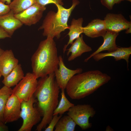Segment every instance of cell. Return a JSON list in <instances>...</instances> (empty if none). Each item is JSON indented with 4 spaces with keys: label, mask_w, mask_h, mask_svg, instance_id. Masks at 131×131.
Instances as JSON below:
<instances>
[{
    "label": "cell",
    "mask_w": 131,
    "mask_h": 131,
    "mask_svg": "<svg viewBox=\"0 0 131 131\" xmlns=\"http://www.w3.org/2000/svg\"><path fill=\"white\" fill-rule=\"evenodd\" d=\"M55 78L54 72L40 78L38 81L33 95L37 100V107L43 118L37 126L36 131H41L49 124L58 105L60 88Z\"/></svg>",
    "instance_id": "6da1fadb"
},
{
    "label": "cell",
    "mask_w": 131,
    "mask_h": 131,
    "mask_svg": "<svg viewBox=\"0 0 131 131\" xmlns=\"http://www.w3.org/2000/svg\"><path fill=\"white\" fill-rule=\"evenodd\" d=\"M111 77L98 70L90 71L74 75L66 89L71 99H80L91 94L107 83Z\"/></svg>",
    "instance_id": "7a4b0ae2"
},
{
    "label": "cell",
    "mask_w": 131,
    "mask_h": 131,
    "mask_svg": "<svg viewBox=\"0 0 131 131\" xmlns=\"http://www.w3.org/2000/svg\"><path fill=\"white\" fill-rule=\"evenodd\" d=\"M53 39L47 37L41 41L32 57V73L37 79L54 73L58 67L59 58Z\"/></svg>",
    "instance_id": "3957f363"
},
{
    "label": "cell",
    "mask_w": 131,
    "mask_h": 131,
    "mask_svg": "<svg viewBox=\"0 0 131 131\" xmlns=\"http://www.w3.org/2000/svg\"><path fill=\"white\" fill-rule=\"evenodd\" d=\"M79 3L78 0H72V6L67 8L59 4L55 5L57 8V12L49 11L39 28V30H43V36L47 37L54 38L55 37L59 39L61 33L68 29V19L73 10Z\"/></svg>",
    "instance_id": "277c9868"
},
{
    "label": "cell",
    "mask_w": 131,
    "mask_h": 131,
    "mask_svg": "<svg viewBox=\"0 0 131 131\" xmlns=\"http://www.w3.org/2000/svg\"><path fill=\"white\" fill-rule=\"evenodd\" d=\"M37 101L33 95L28 101L21 102L20 116L23 121L18 131H31L41 121L42 115L38 108L33 106Z\"/></svg>",
    "instance_id": "5b68a950"
},
{
    "label": "cell",
    "mask_w": 131,
    "mask_h": 131,
    "mask_svg": "<svg viewBox=\"0 0 131 131\" xmlns=\"http://www.w3.org/2000/svg\"><path fill=\"white\" fill-rule=\"evenodd\" d=\"M33 73L28 72L12 89V93L21 102L27 101L33 95L38 81Z\"/></svg>",
    "instance_id": "8992f818"
},
{
    "label": "cell",
    "mask_w": 131,
    "mask_h": 131,
    "mask_svg": "<svg viewBox=\"0 0 131 131\" xmlns=\"http://www.w3.org/2000/svg\"><path fill=\"white\" fill-rule=\"evenodd\" d=\"M96 111L90 105H74L70 108L67 113L76 124L83 130L91 128L92 124L90 123L89 119L95 115Z\"/></svg>",
    "instance_id": "52a82bcc"
},
{
    "label": "cell",
    "mask_w": 131,
    "mask_h": 131,
    "mask_svg": "<svg viewBox=\"0 0 131 131\" xmlns=\"http://www.w3.org/2000/svg\"><path fill=\"white\" fill-rule=\"evenodd\" d=\"M46 8L36 2L31 6L15 16L23 24L28 26L35 25L38 22L42 16Z\"/></svg>",
    "instance_id": "ba28073f"
},
{
    "label": "cell",
    "mask_w": 131,
    "mask_h": 131,
    "mask_svg": "<svg viewBox=\"0 0 131 131\" xmlns=\"http://www.w3.org/2000/svg\"><path fill=\"white\" fill-rule=\"evenodd\" d=\"M107 31L119 33L126 30V33H131V22L122 14L108 13L104 18Z\"/></svg>",
    "instance_id": "9c48e42d"
},
{
    "label": "cell",
    "mask_w": 131,
    "mask_h": 131,
    "mask_svg": "<svg viewBox=\"0 0 131 131\" xmlns=\"http://www.w3.org/2000/svg\"><path fill=\"white\" fill-rule=\"evenodd\" d=\"M59 68H57L54 73L57 83L61 89H66L67 85L71 78L76 74L82 72L81 68L72 70L67 68L65 65L62 56H58Z\"/></svg>",
    "instance_id": "30bf717a"
},
{
    "label": "cell",
    "mask_w": 131,
    "mask_h": 131,
    "mask_svg": "<svg viewBox=\"0 0 131 131\" xmlns=\"http://www.w3.org/2000/svg\"><path fill=\"white\" fill-rule=\"evenodd\" d=\"M21 102L12 93L8 98L4 108V122L5 124L18 120L20 118Z\"/></svg>",
    "instance_id": "8fae6325"
},
{
    "label": "cell",
    "mask_w": 131,
    "mask_h": 131,
    "mask_svg": "<svg viewBox=\"0 0 131 131\" xmlns=\"http://www.w3.org/2000/svg\"><path fill=\"white\" fill-rule=\"evenodd\" d=\"M18 60L11 49L4 50L0 57V72L4 78L7 76L18 64Z\"/></svg>",
    "instance_id": "7c38bea8"
},
{
    "label": "cell",
    "mask_w": 131,
    "mask_h": 131,
    "mask_svg": "<svg viewBox=\"0 0 131 131\" xmlns=\"http://www.w3.org/2000/svg\"><path fill=\"white\" fill-rule=\"evenodd\" d=\"M23 25L16 17L14 13L11 10L6 14L0 16V27L11 37L15 31Z\"/></svg>",
    "instance_id": "4fadbf2b"
},
{
    "label": "cell",
    "mask_w": 131,
    "mask_h": 131,
    "mask_svg": "<svg viewBox=\"0 0 131 131\" xmlns=\"http://www.w3.org/2000/svg\"><path fill=\"white\" fill-rule=\"evenodd\" d=\"M83 33L92 38L102 37L107 31L104 20L96 18L92 20L86 26L83 27Z\"/></svg>",
    "instance_id": "5bb4252c"
},
{
    "label": "cell",
    "mask_w": 131,
    "mask_h": 131,
    "mask_svg": "<svg viewBox=\"0 0 131 131\" xmlns=\"http://www.w3.org/2000/svg\"><path fill=\"white\" fill-rule=\"evenodd\" d=\"M119 33L107 31L103 37L104 42L102 44L95 52L91 54L89 57L85 59V62H87L95 55L103 51L107 50L108 52L114 51L118 47L116 43V39Z\"/></svg>",
    "instance_id": "9a60e30c"
},
{
    "label": "cell",
    "mask_w": 131,
    "mask_h": 131,
    "mask_svg": "<svg viewBox=\"0 0 131 131\" xmlns=\"http://www.w3.org/2000/svg\"><path fill=\"white\" fill-rule=\"evenodd\" d=\"M92 50L91 48L85 43L83 39V35L81 34L73 43L70 47L66 49V51L68 50L67 53V56L71 53L68 60L69 61H72L81 56L83 53L90 51Z\"/></svg>",
    "instance_id": "2e32d148"
},
{
    "label": "cell",
    "mask_w": 131,
    "mask_h": 131,
    "mask_svg": "<svg viewBox=\"0 0 131 131\" xmlns=\"http://www.w3.org/2000/svg\"><path fill=\"white\" fill-rule=\"evenodd\" d=\"M131 54V47H118L115 51L106 53H99L93 56L92 57L96 61H98L105 57H114L116 61L124 59L127 63V68L129 69V58Z\"/></svg>",
    "instance_id": "e0dca14e"
},
{
    "label": "cell",
    "mask_w": 131,
    "mask_h": 131,
    "mask_svg": "<svg viewBox=\"0 0 131 131\" xmlns=\"http://www.w3.org/2000/svg\"><path fill=\"white\" fill-rule=\"evenodd\" d=\"M83 22V18L82 17L77 19L73 18L72 20L70 25L69 26V31L67 34L69 37V40L67 44L64 46L63 49L64 53L68 46L69 44H71L75 40L83 33L82 25Z\"/></svg>",
    "instance_id": "ac0fdd59"
},
{
    "label": "cell",
    "mask_w": 131,
    "mask_h": 131,
    "mask_svg": "<svg viewBox=\"0 0 131 131\" xmlns=\"http://www.w3.org/2000/svg\"><path fill=\"white\" fill-rule=\"evenodd\" d=\"M25 75L21 65L18 64L2 81L4 85L9 88L16 86Z\"/></svg>",
    "instance_id": "d6986e66"
},
{
    "label": "cell",
    "mask_w": 131,
    "mask_h": 131,
    "mask_svg": "<svg viewBox=\"0 0 131 131\" xmlns=\"http://www.w3.org/2000/svg\"><path fill=\"white\" fill-rule=\"evenodd\" d=\"M76 124L68 115L62 117L55 126V131H74Z\"/></svg>",
    "instance_id": "ffe728a7"
},
{
    "label": "cell",
    "mask_w": 131,
    "mask_h": 131,
    "mask_svg": "<svg viewBox=\"0 0 131 131\" xmlns=\"http://www.w3.org/2000/svg\"><path fill=\"white\" fill-rule=\"evenodd\" d=\"M35 0H13L9 5L15 14L23 11L35 2Z\"/></svg>",
    "instance_id": "44dd1931"
},
{
    "label": "cell",
    "mask_w": 131,
    "mask_h": 131,
    "mask_svg": "<svg viewBox=\"0 0 131 131\" xmlns=\"http://www.w3.org/2000/svg\"><path fill=\"white\" fill-rule=\"evenodd\" d=\"M65 90L61 89V98L58 105L54 111L53 115L59 114L62 115L68 111L70 108L74 105L70 102L65 95Z\"/></svg>",
    "instance_id": "7402d4cb"
},
{
    "label": "cell",
    "mask_w": 131,
    "mask_h": 131,
    "mask_svg": "<svg viewBox=\"0 0 131 131\" xmlns=\"http://www.w3.org/2000/svg\"><path fill=\"white\" fill-rule=\"evenodd\" d=\"M12 89L4 85L0 89V122H4V113L7 100L12 93Z\"/></svg>",
    "instance_id": "603a6c76"
},
{
    "label": "cell",
    "mask_w": 131,
    "mask_h": 131,
    "mask_svg": "<svg viewBox=\"0 0 131 131\" xmlns=\"http://www.w3.org/2000/svg\"><path fill=\"white\" fill-rule=\"evenodd\" d=\"M62 116V115H60L59 116H58L57 114L53 115L52 118L48 126L45 128V131H53L58 122Z\"/></svg>",
    "instance_id": "cb8c5ba5"
},
{
    "label": "cell",
    "mask_w": 131,
    "mask_h": 131,
    "mask_svg": "<svg viewBox=\"0 0 131 131\" xmlns=\"http://www.w3.org/2000/svg\"><path fill=\"white\" fill-rule=\"evenodd\" d=\"M35 2L39 5L43 6L52 3L55 5L59 4L63 6L64 3L62 0H35Z\"/></svg>",
    "instance_id": "d4e9b609"
},
{
    "label": "cell",
    "mask_w": 131,
    "mask_h": 131,
    "mask_svg": "<svg viewBox=\"0 0 131 131\" xmlns=\"http://www.w3.org/2000/svg\"><path fill=\"white\" fill-rule=\"evenodd\" d=\"M10 10L9 5L6 4L0 1V16L6 14Z\"/></svg>",
    "instance_id": "484cf974"
},
{
    "label": "cell",
    "mask_w": 131,
    "mask_h": 131,
    "mask_svg": "<svg viewBox=\"0 0 131 131\" xmlns=\"http://www.w3.org/2000/svg\"><path fill=\"white\" fill-rule=\"evenodd\" d=\"M101 4L109 10L113 9L115 0H100Z\"/></svg>",
    "instance_id": "4316f807"
},
{
    "label": "cell",
    "mask_w": 131,
    "mask_h": 131,
    "mask_svg": "<svg viewBox=\"0 0 131 131\" xmlns=\"http://www.w3.org/2000/svg\"><path fill=\"white\" fill-rule=\"evenodd\" d=\"M11 37L3 29L0 27V39Z\"/></svg>",
    "instance_id": "83f0119b"
},
{
    "label": "cell",
    "mask_w": 131,
    "mask_h": 131,
    "mask_svg": "<svg viewBox=\"0 0 131 131\" xmlns=\"http://www.w3.org/2000/svg\"><path fill=\"white\" fill-rule=\"evenodd\" d=\"M8 129L7 126L3 122H0V131H8Z\"/></svg>",
    "instance_id": "f1b7e54d"
},
{
    "label": "cell",
    "mask_w": 131,
    "mask_h": 131,
    "mask_svg": "<svg viewBox=\"0 0 131 131\" xmlns=\"http://www.w3.org/2000/svg\"><path fill=\"white\" fill-rule=\"evenodd\" d=\"M2 2L5 3H6L8 5H9L11 2V0H0Z\"/></svg>",
    "instance_id": "f546056e"
},
{
    "label": "cell",
    "mask_w": 131,
    "mask_h": 131,
    "mask_svg": "<svg viewBox=\"0 0 131 131\" xmlns=\"http://www.w3.org/2000/svg\"><path fill=\"white\" fill-rule=\"evenodd\" d=\"M127 0L130 2H131V0H115V4H118L120 3L123 0Z\"/></svg>",
    "instance_id": "4dcf8cb0"
},
{
    "label": "cell",
    "mask_w": 131,
    "mask_h": 131,
    "mask_svg": "<svg viewBox=\"0 0 131 131\" xmlns=\"http://www.w3.org/2000/svg\"><path fill=\"white\" fill-rule=\"evenodd\" d=\"M4 51V50L2 49L0 47V57Z\"/></svg>",
    "instance_id": "1f68e13d"
},
{
    "label": "cell",
    "mask_w": 131,
    "mask_h": 131,
    "mask_svg": "<svg viewBox=\"0 0 131 131\" xmlns=\"http://www.w3.org/2000/svg\"><path fill=\"white\" fill-rule=\"evenodd\" d=\"M1 76H2L0 72V79Z\"/></svg>",
    "instance_id": "d6a6232c"
}]
</instances>
